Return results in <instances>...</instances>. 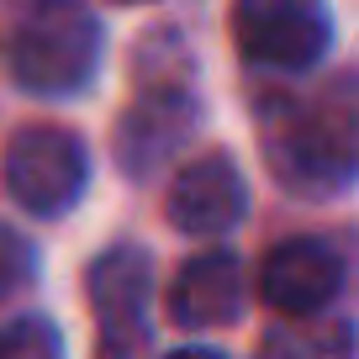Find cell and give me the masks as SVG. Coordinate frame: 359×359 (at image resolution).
I'll return each instance as SVG.
<instances>
[{
	"label": "cell",
	"instance_id": "cell-1",
	"mask_svg": "<svg viewBox=\"0 0 359 359\" xmlns=\"http://www.w3.org/2000/svg\"><path fill=\"white\" fill-rule=\"evenodd\" d=\"M264 154L296 196H338L359 185V69L327 74L312 95H280L264 111Z\"/></svg>",
	"mask_w": 359,
	"mask_h": 359
},
{
	"label": "cell",
	"instance_id": "cell-2",
	"mask_svg": "<svg viewBox=\"0 0 359 359\" xmlns=\"http://www.w3.org/2000/svg\"><path fill=\"white\" fill-rule=\"evenodd\" d=\"M101 53H106L101 16L85 0H32L11 32L6 64L27 95L69 101V95H85L95 85Z\"/></svg>",
	"mask_w": 359,
	"mask_h": 359
},
{
	"label": "cell",
	"instance_id": "cell-3",
	"mask_svg": "<svg viewBox=\"0 0 359 359\" xmlns=\"http://www.w3.org/2000/svg\"><path fill=\"white\" fill-rule=\"evenodd\" d=\"M0 180L27 217H64L90 185V148L79 133L53 122L22 127L0 154Z\"/></svg>",
	"mask_w": 359,
	"mask_h": 359
},
{
	"label": "cell",
	"instance_id": "cell-4",
	"mask_svg": "<svg viewBox=\"0 0 359 359\" xmlns=\"http://www.w3.org/2000/svg\"><path fill=\"white\" fill-rule=\"evenodd\" d=\"M233 43L269 74H306L333 48L327 0H233Z\"/></svg>",
	"mask_w": 359,
	"mask_h": 359
},
{
	"label": "cell",
	"instance_id": "cell-5",
	"mask_svg": "<svg viewBox=\"0 0 359 359\" xmlns=\"http://www.w3.org/2000/svg\"><path fill=\"white\" fill-rule=\"evenodd\" d=\"M148 302H154V264L137 243H116L90 264V312L101 327L95 359L148 354Z\"/></svg>",
	"mask_w": 359,
	"mask_h": 359
},
{
	"label": "cell",
	"instance_id": "cell-6",
	"mask_svg": "<svg viewBox=\"0 0 359 359\" xmlns=\"http://www.w3.org/2000/svg\"><path fill=\"white\" fill-rule=\"evenodd\" d=\"M164 212L175 222V233H185V238H222L243 222L248 185L227 154H201L169 180Z\"/></svg>",
	"mask_w": 359,
	"mask_h": 359
},
{
	"label": "cell",
	"instance_id": "cell-7",
	"mask_svg": "<svg viewBox=\"0 0 359 359\" xmlns=\"http://www.w3.org/2000/svg\"><path fill=\"white\" fill-rule=\"evenodd\" d=\"M344 291V259L323 238H285L264 254L259 269V296L280 317H306L338 302Z\"/></svg>",
	"mask_w": 359,
	"mask_h": 359
},
{
	"label": "cell",
	"instance_id": "cell-8",
	"mask_svg": "<svg viewBox=\"0 0 359 359\" xmlns=\"http://www.w3.org/2000/svg\"><path fill=\"white\" fill-rule=\"evenodd\" d=\"M248 306V269L233 248H206L185 259V269L169 285V317L180 327H233Z\"/></svg>",
	"mask_w": 359,
	"mask_h": 359
},
{
	"label": "cell",
	"instance_id": "cell-9",
	"mask_svg": "<svg viewBox=\"0 0 359 359\" xmlns=\"http://www.w3.org/2000/svg\"><path fill=\"white\" fill-rule=\"evenodd\" d=\"M196 122V101L180 85H148L133 101V111L122 116V133H116V154H122L127 175H148L158 169Z\"/></svg>",
	"mask_w": 359,
	"mask_h": 359
},
{
	"label": "cell",
	"instance_id": "cell-10",
	"mask_svg": "<svg viewBox=\"0 0 359 359\" xmlns=\"http://www.w3.org/2000/svg\"><path fill=\"white\" fill-rule=\"evenodd\" d=\"M354 327L344 317L306 312V317H285L275 333H269V354L275 359H354Z\"/></svg>",
	"mask_w": 359,
	"mask_h": 359
},
{
	"label": "cell",
	"instance_id": "cell-11",
	"mask_svg": "<svg viewBox=\"0 0 359 359\" xmlns=\"http://www.w3.org/2000/svg\"><path fill=\"white\" fill-rule=\"evenodd\" d=\"M0 359H64V338L48 317L27 312L0 327Z\"/></svg>",
	"mask_w": 359,
	"mask_h": 359
},
{
	"label": "cell",
	"instance_id": "cell-12",
	"mask_svg": "<svg viewBox=\"0 0 359 359\" xmlns=\"http://www.w3.org/2000/svg\"><path fill=\"white\" fill-rule=\"evenodd\" d=\"M37 280V248L16 227H0V302L22 296Z\"/></svg>",
	"mask_w": 359,
	"mask_h": 359
},
{
	"label": "cell",
	"instance_id": "cell-13",
	"mask_svg": "<svg viewBox=\"0 0 359 359\" xmlns=\"http://www.w3.org/2000/svg\"><path fill=\"white\" fill-rule=\"evenodd\" d=\"M164 359H222L217 348H201V344H191V348H175V354H164Z\"/></svg>",
	"mask_w": 359,
	"mask_h": 359
},
{
	"label": "cell",
	"instance_id": "cell-14",
	"mask_svg": "<svg viewBox=\"0 0 359 359\" xmlns=\"http://www.w3.org/2000/svg\"><path fill=\"white\" fill-rule=\"evenodd\" d=\"M122 6H137V0H122Z\"/></svg>",
	"mask_w": 359,
	"mask_h": 359
}]
</instances>
